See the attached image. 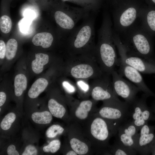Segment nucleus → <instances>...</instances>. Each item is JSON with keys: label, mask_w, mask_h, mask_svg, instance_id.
<instances>
[{"label": "nucleus", "mask_w": 155, "mask_h": 155, "mask_svg": "<svg viewBox=\"0 0 155 155\" xmlns=\"http://www.w3.org/2000/svg\"><path fill=\"white\" fill-rule=\"evenodd\" d=\"M112 25L110 13L104 11L98 31V41L94 52L95 58L102 71L109 75H111L115 67L118 66L119 62L113 38Z\"/></svg>", "instance_id": "obj_1"}, {"label": "nucleus", "mask_w": 155, "mask_h": 155, "mask_svg": "<svg viewBox=\"0 0 155 155\" xmlns=\"http://www.w3.org/2000/svg\"><path fill=\"white\" fill-rule=\"evenodd\" d=\"M82 126L83 131L94 151L99 154H108L111 146L109 141L117 133L112 125L95 112L91 115Z\"/></svg>", "instance_id": "obj_2"}, {"label": "nucleus", "mask_w": 155, "mask_h": 155, "mask_svg": "<svg viewBox=\"0 0 155 155\" xmlns=\"http://www.w3.org/2000/svg\"><path fill=\"white\" fill-rule=\"evenodd\" d=\"M136 22L124 33L119 36L129 55L139 57L155 63L152 42L148 33Z\"/></svg>", "instance_id": "obj_3"}, {"label": "nucleus", "mask_w": 155, "mask_h": 155, "mask_svg": "<svg viewBox=\"0 0 155 155\" xmlns=\"http://www.w3.org/2000/svg\"><path fill=\"white\" fill-rule=\"evenodd\" d=\"M80 26L70 33L67 44L69 56L94 54L95 18L90 16Z\"/></svg>", "instance_id": "obj_4"}, {"label": "nucleus", "mask_w": 155, "mask_h": 155, "mask_svg": "<svg viewBox=\"0 0 155 155\" xmlns=\"http://www.w3.org/2000/svg\"><path fill=\"white\" fill-rule=\"evenodd\" d=\"M66 71L68 75L76 80L94 79L104 74L93 54L69 56Z\"/></svg>", "instance_id": "obj_5"}, {"label": "nucleus", "mask_w": 155, "mask_h": 155, "mask_svg": "<svg viewBox=\"0 0 155 155\" xmlns=\"http://www.w3.org/2000/svg\"><path fill=\"white\" fill-rule=\"evenodd\" d=\"M96 113L109 122L117 131L119 126L130 117L129 106L119 98L103 101Z\"/></svg>", "instance_id": "obj_6"}, {"label": "nucleus", "mask_w": 155, "mask_h": 155, "mask_svg": "<svg viewBox=\"0 0 155 155\" xmlns=\"http://www.w3.org/2000/svg\"><path fill=\"white\" fill-rule=\"evenodd\" d=\"M91 12L85 8L66 7L56 10L54 17L57 24L65 31L70 33L80 20L88 17Z\"/></svg>", "instance_id": "obj_7"}, {"label": "nucleus", "mask_w": 155, "mask_h": 155, "mask_svg": "<svg viewBox=\"0 0 155 155\" xmlns=\"http://www.w3.org/2000/svg\"><path fill=\"white\" fill-rule=\"evenodd\" d=\"M149 97L144 93L129 105L130 119L139 129L149 121H155V115L147 105V99Z\"/></svg>", "instance_id": "obj_8"}, {"label": "nucleus", "mask_w": 155, "mask_h": 155, "mask_svg": "<svg viewBox=\"0 0 155 155\" xmlns=\"http://www.w3.org/2000/svg\"><path fill=\"white\" fill-rule=\"evenodd\" d=\"M114 40L120 58L127 64L144 74H155V63L139 57L130 55L126 53L119 35L113 31Z\"/></svg>", "instance_id": "obj_9"}, {"label": "nucleus", "mask_w": 155, "mask_h": 155, "mask_svg": "<svg viewBox=\"0 0 155 155\" xmlns=\"http://www.w3.org/2000/svg\"><path fill=\"white\" fill-rule=\"evenodd\" d=\"M69 100L71 120L80 125H82L97 109L96 107L97 102L92 99L73 100L71 97Z\"/></svg>", "instance_id": "obj_10"}, {"label": "nucleus", "mask_w": 155, "mask_h": 155, "mask_svg": "<svg viewBox=\"0 0 155 155\" xmlns=\"http://www.w3.org/2000/svg\"><path fill=\"white\" fill-rule=\"evenodd\" d=\"M110 75L104 73L94 79L90 85V96L92 99L97 102L118 98L114 92Z\"/></svg>", "instance_id": "obj_11"}, {"label": "nucleus", "mask_w": 155, "mask_h": 155, "mask_svg": "<svg viewBox=\"0 0 155 155\" xmlns=\"http://www.w3.org/2000/svg\"><path fill=\"white\" fill-rule=\"evenodd\" d=\"M81 126L74 122L70 125L69 130V145L78 155H89L92 153L93 149Z\"/></svg>", "instance_id": "obj_12"}, {"label": "nucleus", "mask_w": 155, "mask_h": 155, "mask_svg": "<svg viewBox=\"0 0 155 155\" xmlns=\"http://www.w3.org/2000/svg\"><path fill=\"white\" fill-rule=\"evenodd\" d=\"M112 81L113 90L117 96L123 98L129 106L137 98L136 95L140 91L135 85L123 78L115 70L112 72Z\"/></svg>", "instance_id": "obj_13"}, {"label": "nucleus", "mask_w": 155, "mask_h": 155, "mask_svg": "<svg viewBox=\"0 0 155 155\" xmlns=\"http://www.w3.org/2000/svg\"><path fill=\"white\" fill-rule=\"evenodd\" d=\"M155 126L148 123L140 129L135 145L134 149L142 155L151 154L152 144L155 138Z\"/></svg>", "instance_id": "obj_14"}, {"label": "nucleus", "mask_w": 155, "mask_h": 155, "mask_svg": "<svg viewBox=\"0 0 155 155\" xmlns=\"http://www.w3.org/2000/svg\"><path fill=\"white\" fill-rule=\"evenodd\" d=\"M119 66L118 73L122 77L125 76L133 82L140 91L149 96L155 97V94L148 87L144 82L140 72L132 67L127 64L119 58Z\"/></svg>", "instance_id": "obj_15"}, {"label": "nucleus", "mask_w": 155, "mask_h": 155, "mask_svg": "<svg viewBox=\"0 0 155 155\" xmlns=\"http://www.w3.org/2000/svg\"><path fill=\"white\" fill-rule=\"evenodd\" d=\"M140 130L130 119L128 120L118 128L116 139L123 145L134 149Z\"/></svg>", "instance_id": "obj_16"}, {"label": "nucleus", "mask_w": 155, "mask_h": 155, "mask_svg": "<svg viewBox=\"0 0 155 155\" xmlns=\"http://www.w3.org/2000/svg\"><path fill=\"white\" fill-rule=\"evenodd\" d=\"M138 20L141 26L147 32H155V10L143 9Z\"/></svg>", "instance_id": "obj_17"}, {"label": "nucleus", "mask_w": 155, "mask_h": 155, "mask_svg": "<svg viewBox=\"0 0 155 155\" xmlns=\"http://www.w3.org/2000/svg\"><path fill=\"white\" fill-rule=\"evenodd\" d=\"M54 40V37L51 33L43 32L36 34L33 38L32 42L35 46L47 48L52 45Z\"/></svg>", "instance_id": "obj_18"}, {"label": "nucleus", "mask_w": 155, "mask_h": 155, "mask_svg": "<svg viewBox=\"0 0 155 155\" xmlns=\"http://www.w3.org/2000/svg\"><path fill=\"white\" fill-rule=\"evenodd\" d=\"M137 153L135 149L123 145L116 139L113 144L110 146L108 151V155H134Z\"/></svg>", "instance_id": "obj_19"}, {"label": "nucleus", "mask_w": 155, "mask_h": 155, "mask_svg": "<svg viewBox=\"0 0 155 155\" xmlns=\"http://www.w3.org/2000/svg\"><path fill=\"white\" fill-rule=\"evenodd\" d=\"M49 83L45 79L40 78L36 80L32 85L29 90L28 95L32 98H37L47 87Z\"/></svg>", "instance_id": "obj_20"}, {"label": "nucleus", "mask_w": 155, "mask_h": 155, "mask_svg": "<svg viewBox=\"0 0 155 155\" xmlns=\"http://www.w3.org/2000/svg\"><path fill=\"white\" fill-rule=\"evenodd\" d=\"M48 106L50 112L55 117L62 119L66 115V108L54 98H51L49 100Z\"/></svg>", "instance_id": "obj_21"}, {"label": "nucleus", "mask_w": 155, "mask_h": 155, "mask_svg": "<svg viewBox=\"0 0 155 155\" xmlns=\"http://www.w3.org/2000/svg\"><path fill=\"white\" fill-rule=\"evenodd\" d=\"M49 61L48 55L43 53L35 54V59L31 63L32 68L33 71L36 74L41 73L43 70L44 66Z\"/></svg>", "instance_id": "obj_22"}, {"label": "nucleus", "mask_w": 155, "mask_h": 155, "mask_svg": "<svg viewBox=\"0 0 155 155\" xmlns=\"http://www.w3.org/2000/svg\"><path fill=\"white\" fill-rule=\"evenodd\" d=\"M27 86V79L25 75L20 73L15 77L14 81V93L16 96H21L26 89Z\"/></svg>", "instance_id": "obj_23"}, {"label": "nucleus", "mask_w": 155, "mask_h": 155, "mask_svg": "<svg viewBox=\"0 0 155 155\" xmlns=\"http://www.w3.org/2000/svg\"><path fill=\"white\" fill-rule=\"evenodd\" d=\"M52 116L50 112L45 111L34 113L32 115L31 118L36 123L48 124L51 122L53 119Z\"/></svg>", "instance_id": "obj_24"}, {"label": "nucleus", "mask_w": 155, "mask_h": 155, "mask_svg": "<svg viewBox=\"0 0 155 155\" xmlns=\"http://www.w3.org/2000/svg\"><path fill=\"white\" fill-rule=\"evenodd\" d=\"M86 80H76V85L77 92L81 97L87 99L90 96V86Z\"/></svg>", "instance_id": "obj_25"}, {"label": "nucleus", "mask_w": 155, "mask_h": 155, "mask_svg": "<svg viewBox=\"0 0 155 155\" xmlns=\"http://www.w3.org/2000/svg\"><path fill=\"white\" fill-rule=\"evenodd\" d=\"M18 42L14 39H9L6 45L5 56L9 60L13 59L15 57L18 49Z\"/></svg>", "instance_id": "obj_26"}, {"label": "nucleus", "mask_w": 155, "mask_h": 155, "mask_svg": "<svg viewBox=\"0 0 155 155\" xmlns=\"http://www.w3.org/2000/svg\"><path fill=\"white\" fill-rule=\"evenodd\" d=\"M16 117V114L13 113L11 112L7 114L1 122L0 126L1 128L4 130L9 129L15 121Z\"/></svg>", "instance_id": "obj_27"}, {"label": "nucleus", "mask_w": 155, "mask_h": 155, "mask_svg": "<svg viewBox=\"0 0 155 155\" xmlns=\"http://www.w3.org/2000/svg\"><path fill=\"white\" fill-rule=\"evenodd\" d=\"M12 22L10 18L7 15L2 16L0 19V28L1 31L4 33H8L11 30Z\"/></svg>", "instance_id": "obj_28"}, {"label": "nucleus", "mask_w": 155, "mask_h": 155, "mask_svg": "<svg viewBox=\"0 0 155 155\" xmlns=\"http://www.w3.org/2000/svg\"><path fill=\"white\" fill-rule=\"evenodd\" d=\"M64 128L59 124H54L50 126L46 131V136L49 138H53L58 134L63 133Z\"/></svg>", "instance_id": "obj_29"}, {"label": "nucleus", "mask_w": 155, "mask_h": 155, "mask_svg": "<svg viewBox=\"0 0 155 155\" xmlns=\"http://www.w3.org/2000/svg\"><path fill=\"white\" fill-rule=\"evenodd\" d=\"M61 145V143L59 140H55L51 142L47 145L44 146L43 150L45 152L54 153L59 150Z\"/></svg>", "instance_id": "obj_30"}, {"label": "nucleus", "mask_w": 155, "mask_h": 155, "mask_svg": "<svg viewBox=\"0 0 155 155\" xmlns=\"http://www.w3.org/2000/svg\"><path fill=\"white\" fill-rule=\"evenodd\" d=\"M32 20L26 18L21 19L18 23L20 31L24 34H26L29 30Z\"/></svg>", "instance_id": "obj_31"}, {"label": "nucleus", "mask_w": 155, "mask_h": 155, "mask_svg": "<svg viewBox=\"0 0 155 155\" xmlns=\"http://www.w3.org/2000/svg\"><path fill=\"white\" fill-rule=\"evenodd\" d=\"M62 85L65 92L70 96L77 92L76 84H75L70 81H64L62 83Z\"/></svg>", "instance_id": "obj_32"}, {"label": "nucleus", "mask_w": 155, "mask_h": 155, "mask_svg": "<svg viewBox=\"0 0 155 155\" xmlns=\"http://www.w3.org/2000/svg\"><path fill=\"white\" fill-rule=\"evenodd\" d=\"M38 151L36 148L32 145L27 146L22 153V155H36L37 154Z\"/></svg>", "instance_id": "obj_33"}, {"label": "nucleus", "mask_w": 155, "mask_h": 155, "mask_svg": "<svg viewBox=\"0 0 155 155\" xmlns=\"http://www.w3.org/2000/svg\"><path fill=\"white\" fill-rule=\"evenodd\" d=\"M6 51V45L2 40H0V58L3 59L5 56Z\"/></svg>", "instance_id": "obj_34"}, {"label": "nucleus", "mask_w": 155, "mask_h": 155, "mask_svg": "<svg viewBox=\"0 0 155 155\" xmlns=\"http://www.w3.org/2000/svg\"><path fill=\"white\" fill-rule=\"evenodd\" d=\"M7 152L8 155H19L18 152L16 150V147L13 145H11L8 147Z\"/></svg>", "instance_id": "obj_35"}, {"label": "nucleus", "mask_w": 155, "mask_h": 155, "mask_svg": "<svg viewBox=\"0 0 155 155\" xmlns=\"http://www.w3.org/2000/svg\"><path fill=\"white\" fill-rule=\"evenodd\" d=\"M24 16L25 18L32 20L35 18L36 14L33 11L28 10L25 11L24 12Z\"/></svg>", "instance_id": "obj_36"}, {"label": "nucleus", "mask_w": 155, "mask_h": 155, "mask_svg": "<svg viewBox=\"0 0 155 155\" xmlns=\"http://www.w3.org/2000/svg\"><path fill=\"white\" fill-rule=\"evenodd\" d=\"M5 93L3 92H0V106H2L5 103L6 100Z\"/></svg>", "instance_id": "obj_37"}, {"label": "nucleus", "mask_w": 155, "mask_h": 155, "mask_svg": "<svg viewBox=\"0 0 155 155\" xmlns=\"http://www.w3.org/2000/svg\"><path fill=\"white\" fill-rule=\"evenodd\" d=\"M151 154L152 155H155V138L152 145Z\"/></svg>", "instance_id": "obj_38"}, {"label": "nucleus", "mask_w": 155, "mask_h": 155, "mask_svg": "<svg viewBox=\"0 0 155 155\" xmlns=\"http://www.w3.org/2000/svg\"><path fill=\"white\" fill-rule=\"evenodd\" d=\"M150 108L153 113L155 114V101L152 103Z\"/></svg>", "instance_id": "obj_39"}, {"label": "nucleus", "mask_w": 155, "mask_h": 155, "mask_svg": "<svg viewBox=\"0 0 155 155\" xmlns=\"http://www.w3.org/2000/svg\"><path fill=\"white\" fill-rule=\"evenodd\" d=\"M151 1L155 4V0H151Z\"/></svg>", "instance_id": "obj_40"}, {"label": "nucleus", "mask_w": 155, "mask_h": 155, "mask_svg": "<svg viewBox=\"0 0 155 155\" xmlns=\"http://www.w3.org/2000/svg\"><path fill=\"white\" fill-rule=\"evenodd\" d=\"M1 111V108H0V111Z\"/></svg>", "instance_id": "obj_41"}]
</instances>
